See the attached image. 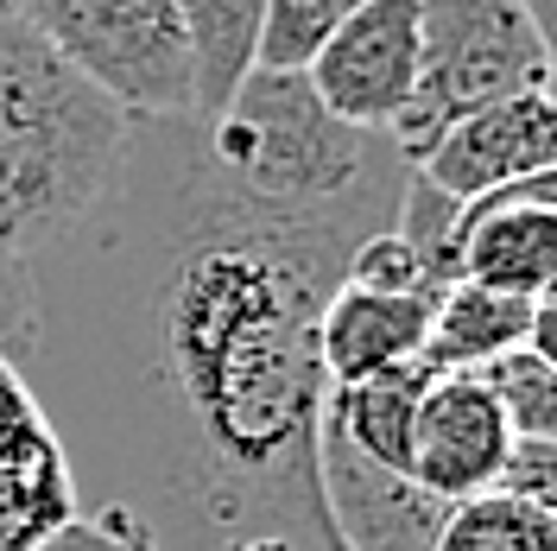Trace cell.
<instances>
[{"mask_svg": "<svg viewBox=\"0 0 557 551\" xmlns=\"http://www.w3.org/2000/svg\"><path fill=\"white\" fill-rule=\"evenodd\" d=\"M20 20L127 121L197 114V58L177 0H20Z\"/></svg>", "mask_w": 557, "mask_h": 551, "instance_id": "obj_5", "label": "cell"}, {"mask_svg": "<svg viewBox=\"0 0 557 551\" xmlns=\"http://www.w3.org/2000/svg\"><path fill=\"white\" fill-rule=\"evenodd\" d=\"M424 330H431V305L424 298H374V292L336 285L330 305H323V323H317L323 380L348 387V380H368L381 368L418 362Z\"/></svg>", "mask_w": 557, "mask_h": 551, "instance_id": "obj_12", "label": "cell"}, {"mask_svg": "<svg viewBox=\"0 0 557 551\" xmlns=\"http://www.w3.org/2000/svg\"><path fill=\"white\" fill-rule=\"evenodd\" d=\"M190 58H197V121L215 114L242 89L253 70V38H260V0H177Z\"/></svg>", "mask_w": 557, "mask_h": 551, "instance_id": "obj_15", "label": "cell"}, {"mask_svg": "<svg viewBox=\"0 0 557 551\" xmlns=\"http://www.w3.org/2000/svg\"><path fill=\"white\" fill-rule=\"evenodd\" d=\"M197 152L222 184L260 204L311 216H368L393 229L412 166L386 134H355L311 96L305 76L247 70L242 89L215 114H190Z\"/></svg>", "mask_w": 557, "mask_h": 551, "instance_id": "obj_2", "label": "cell"}, {"mask_svg": "<svg viewBox=\"0 0 557 551\" xmlns=\"http://www.w3.org/2000/svg\"><path fill=\"white\" fill-rule=\"evenodd\" d=\"M539 305L456 279V285H444V298L431 305V330H424L418 362L431 375H469V368H482V362L507 355V348H525L532 330H539Z\"/></svg>", "mask_w": 557, "mask_h": 551, "instance_id": "obj_14", "label": "cell"}, {"mask_svg": "<svg viewBox=\"0 0 557 551\" xmlns=\"http://www.w3.org/2000/svg\"><path fill=\"white\" fill-rule=\"evenodd\" d=\"M311 96L355 134H386L418 89V0H361L305 64Z\"/></svg>", "mask_w": 557, "mask_h": 551, "instance_id": "obj_6", "label": "cell"}, {"mask_svg": "<svg viewBox=\"0 0 557 551\" xmlns=\"http://www.w3.org/2000/svg\"><path fill=\"white\" fill-rule=\"evenodd\" d=\"M393 235L418 254V267L437 279V285H456V254H462V204L444 197L437 184L424 177H406V197H399V216H393Z\"/></svg>", "mask_w": 557, "mask_h": 551, "instance_id": "obj_19", "label": "cell"}, {"mask_svg": "<svg viewBox=\"0 0 557 551\" xmlns=\"http://www.w3.org/2000/svg\"><path fill=\"white\" fill-rule=\"evenodd\" d=\"M368 235L222 184L190 114L127 121L96 204L26 260L20 380L76 514L139 551H343L317 494V323Z\"/></svg>", "mask_w": 557, "mask_h": 551, "instance_id": "obj_1", "label": "cell"}, {"mask_svg": "<svg viewBox=\"0 0 557 551\" xmlns=\"http://www.w3.org/2000/svg\"><path fill=\"white\" fill-rule=\"evenodd\" d=\"M424 362H399L381 368L368 380H348L323 393V431H336L361 463H374L386 476H406V456H412V413L424 400Z\"/></svg>", "mask_w": 557, "mask_h": 551, "instance_id": "obj_13", "label": "cell"}, {"mask_svg": "<svg viewBox=\"0 0 557 551\" xmlns=\"http://www.w3.org/2000/svg\"><path fill=\"white\" fill-rule=\"evenodd\" d=\"M317 494L343 551H431L450 514L418 482L361 463L336 431H317Z\"/></svg>", "mask_w": 557, "mask_h": 551, "instance_id": "obj_11", "label": "cell"}, {"mask_svg": "<svg viewBox=\"0 0 557 551\" xmlns=\"http://www.w3.org/2000/svg\"><path fill=\"white\" fill-rule=\"evenodd\" d=\"M76 519V482L58 431L13 362H0V551H38Z\"/></svg>", "mask_w": 557, "mask_h": 551, "instance_id": "obj_10", "label": "cell"}, {"mask_svg": "<svg viewBox=\"0 0 557 551\" xmlns=\"http://www.w3.org/2000/svg\"><path fill=\"white\" fill-rule=\"evenodd\" d=\"M513 456V431L475 375H431L424 400L412 413V456H406V482H418L431 501H475L500 482Z\"/></svg>", "mask_w": 557, "mask_h": 551, "instance_id": "obj_7", "label": "cell"}, {"mask_svg": "<svg viewBox=\"0 0 557 551\" xmlns=\"http://www.w3.org/2000/svg\"><path fill=\"white\" fill-rule=\"evenodd\" d=\"M456 279L507 292V298H552L557 285V172L525 177L462 204V254Z\"/></svg>", "mask_w": 557, "mask_h": 551, "instance_id": "obj_9", "label": "cell"}, {"mask_svg": "<svg viewBox=\"0 0 557 551\" xmlns=\"http://www.w3.org/2000/svg\"><path fill=\"white\" fill-rule=\"evenodd\" d=\"M424 184H437L456 204H475L487 191H507L525 177H552L557 172V102L545 96H513L462 114L450 134L437 139L424 159L412 166Z\"/></svg>", "mask_w": 557, "mask_h": 551, "instance_id": "obj_8", "label": "cell"}, {"mask_svg": "<svg viewBox=\"0 0 557 551\" xmlns=\"http://www.w3.org/2000/svg\"><path fill=\"white\" fill-rule=\"evenodd\" d=\"M33 348V267L0 260V362H26Z\"/></svg>", "mask_w": 557, "mask_h": 551, "instance_id": "obj_21", "label": "cell"}, {"mask_svg": "<svg viewBox=\"0 0 557 551\" xmlns=\"http://www.w3.org/2000/svg\"><path fill=\"white\" fill-rule=\"evenodd\" d=\"M343 285H355V292H374V298H424V305H437V298H444V285L418 267V254L399 242L393 229L368 235V242L348 254Z\"/></svg>", "mask_w": 557, "mask_h": 551, "instance_id": "obj_20", "label": "cell"}, {"mask_svg": "<svg viewBox=\"0 0 557 551\" xmlns=\"http://www.w3.org/2000/svg\"><path fill=\"white\" fill-rule=\"evenodd\" d=\"M494 488L552 514V501H557V444H513V456H507V469H500Z\"/></svg>", "mask_w": 557, "mask_h": 551, "instance_id": "obj_22", "label": "cell"}, {"mask_svg": "<svg viewBox=\"0 0 557 551\" xmlns=\"http://www.w3.org/2000/svg\"><path fill=\"white\" fill-rule=\"evenodd\" d=\"M545 89L552 38L520 0H418V89L386 139L406 166H418L462 114Z\"/></svg>", "mask_w": 557, "mask_h": 551, "instance_id": "obj_4", "label": "cell"}, {"mask_svg": "<svg viewBox=\"0 0 557 551\" xmlns=\"http://www.w3.org/2000/svg\"><path fill=\"white\" fill-rule=\"evenodd\" d=\"M469 375L494 393L513 444H557V362L532 355V348H507Z\"/></svg>", "mask_w": 557, "mask_h": 551, "instance_id": "obj_17", "label": "cell"}, {"mask_svg": "<svg viewBox=\"0 0 557 551\" xmlns=\"http://www.w3.org/2000/svg\"><path fill=\"white\" fill-rule=\"evenodd\" d=\"M38 551H139V546H134V539H121V532H108V526H96V519L76 514L70 526H58V532H51Z\"/></svg>", "mask_w": 557, "mask_h": 551, "instance_id": "obj_23", "label": "cell"}, {"mask_svg": "<svg viewBox=\"0 0 557 551\" xmlns=\"http://www.w3.org/2000/svg\"><path fill=\"white\" fill-rule=\"evenodd\" d=\"M431 551H557V514L487 488L444 514V532Z\"/></svg>", "mask_w": 557, "mask_h": 551, "instance_id": "obj_16", "label": "cell"}, {"mask_svg": "<svg viewBox=\"0 0 557 551\" xmlns=\"http://www.w3.org/2000/svg\"><path fill=\"white\" fill-rule=\"evenodd\" d=\"M0 20H20V0H0Z\"/></svg>", "mask_w": 557, "mask_h": 551, "instance_id": "obj_24", "label": "cell"}, {"mask_svg": "<svg viewBox=\"0 0 557 551\" xmlns=\"http://www.w3.org/2000/svg\"><path fill=\"white\" fill-rule=\"evenodd\" d=\"M121 139V108L26 20H0V260H33L64 242L70 222L96 204Z\"/></svg>", "mask_w": 557, "mask_h": 551, "instance_id": "obj_3", "label": "cell"}, {"mask_svg": "<svg viewBox=\"0 0 557 551\" xmlns=\"http://www.w3.org/2000/svg\"><path fill=\"white\" fill-rule=\"evenodd\" d=\"M361 0H260V38H253V70L273 76H305L330 33L343 26Z\"/></svg>", "mask_w": 557, "mask_h": 551, "instance_id": "obj_18", "label": "cell"}]
</instances>
